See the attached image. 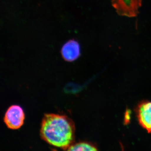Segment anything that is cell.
Listing matches in <instances>:
<instances>
[{
	"instance_id": "cell-1",
	"label": "cell",
	"mask_w": 151,
	"mask_h": 151,
	"mask_svg": "<svg viewBox=\"0 0 151 151\" xmlns=\"http://www.w3.org/2000/svg\"><path fill=\"white\" fill-rule=\"evenodd\" d=\"M41 138L50 145L65 150L75 139L74 122L65 115L45 114L41 125Z\"/></svg>"
},
{
	"instance_id": "cell-2",
	"label": "cell",
	"mask_w": 151,
	"mask_h": 151,
	"mask_svg": "<svg viewBox=\"0 0 151 151\" xmlns=\"http://www.w3.org/2000/svg\"><path fill=\"white\" fill-rule=\"evenodd\" d=\"M25 117L24 111L20 106L12 105L8 108L5 113L4 121L9 129L16 130L23 125Z\"/></svg>"
},
{
	"instance_id": "cell-3",
	"label": "cell",
	"mask_w": 151,
	"mask_h": 151,
	"mask_svg": "<svg viewBox=\"0 0 151 151\" xmlns=\"http://www.w3.org/2000/svg\"><path fill=\"white\" fill-rule=\"evenodd\" d=\"M111 2L119 15L133 17L139 14L142 0H112Z\"/></svg>"
},
{
	"instance_id": "cell-4",
	"label": "cell",
	"mask_w": 151,
	"mask_h": 151,
	"mask_svg": "<svg viewBox=\"0 0 151 151\" xmlns=\"http://www.w3.org/2000/svg\"><path fill=\"white\" fill-rule=\"evenodd\" d=\"M135 113L141 127L151 133V101L140 102L135 108Z\"/></svg>"
},
{
	"instance_id": "cell-5",
	"label": "cell",
	"mask_w": 151,
	"mask_h": 151,
	"mask_svg": "<svg viewBox=\"0 0 151 151\" xmlns=\"http://www.w3.org/2000/svg\"><path fill=\"white\" fill-rule=\"evenodd\" d=\"M63 59L67 62H73L78 59L81 55L80 46L78 42L70 40L63 45L61 49Z\"/></svg>"
},
{
	"instance_id": "cell-6",
	"label": "cell",
	"mask_w": 151,
	"mask_h": 151,
	"mask_svg": "<svg viewBox=\"0 0 151 151\" xmlns=\"http://www.w3.org/2000/svg\"><path fill=\"white\" fill-rule=\"evenodd\" d=\"M65 151H98L97 149L91 144L86 142H80L72 144Z\"/></svg>"
}]
</instances>
